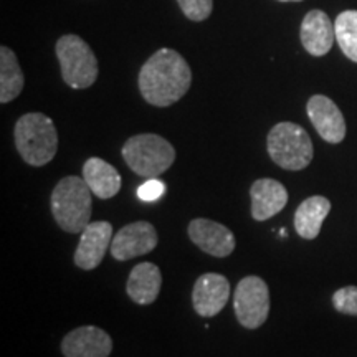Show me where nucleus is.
<instances>
[{
  "mask_svg": "<svg viewBox=\"0 0 357 357\" xmlns=\"http://www.w3.org/2000/svg\"><path fill=\"white\" fill-rule=\"evenodd\" d=\"M137 84L149 105L167 108L189 91L192 70L181 53L172 48H160L142 65Z\"/></svg>",
  "mask_w": 357,
  "mask_h": 357,
  "instance_id": "1",
  "label": "nucleus"
},
{
  "mask_svg": "<svg viewBox=\"0 0 357 357\" xmlns=\"http://www.w3.org/2000/svg\"><path fill=\"white\" fill-rule=\"evenodd\" d=\"M91 189L83 177L68 176L58 182L52 192V213L61 230L82 234L91 218Z\"/></svg>",
  "mask_w": 357,
  "mask_h": 357,
  "instance_id": "2",
  "label": "nucleus"
},
{
  "mask_svg": "<svg viewBox=\"0 0 357 357\" xmlns=\"http://www.w3.org/2000/svg\"><path fill=\"white\" fill-rule=\"evenodd\" d=\"M15 146L22 159L33 167L47 166L56 155L58 131L43 113H26L15 123Z\"/></svg>",
  "mask_w": 357,
  "mask_h": 357,
  "instance_id": "3",
  "label": "nucleus"
},
{
  "mask_svg": "<svg viewBox=\"0 0 357 357\" xmlns=\"http://www.w3.org/2000/svg\"><path fill=\"white\" fill-rule=\"evenodd\" d=\"M268 154L284 171H303L311 164L314 149L310 134L300 124L278 123L266 137Z\"/></svg>",
  "mask_w": 357,
  "mask_h": 357,
  "instance_id": "4",
  "label": "nucleus"
},
{
  "mask_svg": "<svg viewBox=\"0 0 357 357\" xmlns=\"http://www.w3.org/2000/svg\"><path fill=\"white\" fill-rule=\"evenodd\" d=\"M123 159L141 177L160 176L176 160V149L159 134H136L123 146Z\"/></svg>",
  "mask_w": 357,
  "mask_h": 357,
  "instance_id": "5",
  "label": "nucleus"
},
{
  "mask_svg": "<svg viewBox=\"0 0 357 357\" xmlns=\"http://www.w3.org/2000/svg\"><path fill=\"white\" fill-rule=\"evenodd\" d=\"M56 58L60 61L61 77L73 89L93 86L100 73L98 58L91 47L78 35H63L56 42Z\"/></svg>",
  "mask_w": 357,
  "mask_h": 357,
  "instance_id": "6",
  "label": "nucleus"
},
{
  "mask_svg": "<svg viewBox=\"0 0 357 357\" xmlns=\"http://www.w3.org/2000/svg\"><path fill=\"white\" fill-rule=\"evenodd\" d=\"M234 307L238 323L247 329H258L270 314V289L260 276H245L234 294Z\"/></svg>",
  "mask_w": 357,
  "mask_h": 357,
  "instance_id": "7",
  "label": "nucleus"
},
{
  "mask_svg": "<svg viewBox=\"0 0 357 357\" xmlns=\"http://www.w3.org/2000/svg\"><path fill=\"white\" fill-rule=\"evenodd\" d=\"M158 231L153 223L139 220L123 227L113 236L111 255L118 261H128L132 258L147 255L158 247Z\"/></svg>",
  "mask_w": 357,
  "mask_h": 357,
  "instance_id": "8",
  "label": "nucleus"
},
{
  "mask_svg": "<svg viewBox=\"0 0 357 357\" xmlns=\"http://www.w3.org/2000/svg\"><path fill=\"white\" fill-rule=\"evenodd\" d=\"M307 118L316 131L329 144H339L346 137V121L341 109L331 98L314 95L310 98L306 106Z\"/></svg>",
  "mask_w": 357,
  "mask_h": 357,
  "instance_id": "9",
  "label": "nucleus"
},
{
  "mask_svg": "<svg viewBox=\"0 0 357 357\" xmlns=\"http://www.w3.org/2000/svg\"><path fill=\"white\" fill-rule=\"evenodd\" d=\"M113 243V225L109 222H91L82 231V238L75 252V263L82 270L91 271L100 266Z\"/></svg>",
  "mask_w": 357,
  "mask_h": 357,
  "instance_id": "10",
  "label": "nucleus"
},
{
  "mask_svg": "<svg viewBox=\"0 0 357 357\" xmlns=\"http://www.w3.org/2000/svg\"><path fill=\"white\" fill-rule=\"evenodd\" d=\"M230 300V283L220 273L199 276L192 289L194 310L202 318H212L225 307Z\"/></svg>",
  "mask_w": 357,
  "mask_h": 357,
  "instance_id": "11",
  "label": "nucleus"
},
{
  "mask_svg": "<svg viewBox=\"0 0 357 357\" xmlns=\"http://www.w3.org/2000/svg\"><path fill=\"white\" fill-rule=\"evenodd\" d=\"M113 351V339L105 329L82 326L70 331L61 341L65 357H108Z\"/></svg>",
  "mask_w": 357,
  "mask_h": 357,
  "instance_id": "12",
  "label": "nucleus"
},
{
  "mask_svg": "<svg viewBox=\"0 0 357 357\" xmlns=\"http://www.w3.org/2000/svg\"><path fill=\"white\" fill-rule=\"evenodd\" d=\"M187 230L192 242L207 255L225 258L235 250V235L222 223L208 218H194Z\"/></svg>",
  "mask_w": 357,
  "mask_h": 357,
  "instance_id": "13",
  "label": "nucleus"
},
{
  "mask_svg": "<svg viewBox=\"0 0 357 357\" xmlns=\"http://www.w3.org/2000/svg\"><path fill=\"white\" fill-rule=\"evenodd\" d=\"M252 217L258 222L280 213L288 204V190L275 178H258L250 187Z\"/></svg>",
  "mask_w": 357,
  "mask_h": 357,
  "instance_id": "14",
  "label": "nucleus"
},
{
  "mask_svg": "<svg viewBox=\"0 0 357 357\" xmlns=\"http://www.w3.org/2000/svg\"><path fill=\"white\" fill-rule=\"evenodd\" d=\"M301 43L312 56H324L333 48L336 40V30L328 13L311 10L301 22Z\"/></svg>",
  "mask_w": 357,
  "mask_h": 357,
  "instance_id": "15",
  "label": "nucleus"
},
{
  "mask_svg": "<svg viewBox=\"0 0 357 357\" xmlns=\"http://www.w3.org/2000/svg\"><path fill=\"white\" fill-rule=\"evenodd\" d=\"M160 287H162V275H160L159 266L144 261L131 270L126 289L129 298L136 305H153L158 300Z\"/></svg>",
  "mask_w": 357,
  "mask_h": 357,
  "instance_id": "16",
  "label": "nucleus"
},
{
  "mask_svg": "<svg viewBox=\"0 0 357 357\" xmlns=\"http://www.w3.org/2000/svg\"><path fill=\"white\" fill-rule=\"evenodd\" d=\"M83 178L98 199H113L121 190V176L118 169L100 158H89L83 166Z\"/></svg>",
  "mask_w": 357,
  "mask_h": 357,
  "instance_id": "17",
  "label": "nucleus"
},
{
  "mask_svg": "<svg viewBox=\"0 0 357 357\" xmlns=\"http://www.w3.org/2000/svg\"><path fill=\"white\" fill-rule=\"evenodd\" d=\"M331 212V202L323 195H312L303 200L294 213V229L305 240H314L319 235L326 217Z\"/></svg>",
  "mask_w": 357,
  "mask_h": 357,
  "instance_id": "18",
  "label": "nucleus"
},
{
  "mask_svg": "<svg viewBox=\"0 0 357 357\" xmlns=\"http://www.w3.org/2000/svg\"><path fill=\"white\" fill-rule=\"evenodd\" d=\"M25 79L15 53L2 45L0 47V102L7 105L20 96Z\"/></svg>",
  "mask_w": 357,
  "mask_h": 357,
  "instance_id": "19",
  "label": "nucleus"
},
{
  "mask_svg": "<svg viewBox=\"0 0 357 357\" xmlns=\"http://www.w3.org/2000/svg\"><path fill=\"white\" fill-rule=\"evenodd\" d=\"M334 30H336V40L342 53L357 63V10L339 13Z\"/></svg>",
  "mask_w": 357,
  "mask_h": 357,
  "instance_id": "20",
  "label": "nucleus"
},
{
  "mask_svg": "<svg viewBox=\"0 0 357 357\" xmlns=\"http://www.w3.org/2000/svg\"><path fill=\"white\" fill-rule=\"evenodd\" d=\"M184 15L192 22H204L212 15L213 0H177Z\"/></svg>",
  "mask_w": 357,
  "mask_h": 357,
  "instance_id": "21",
  "label": "nucleus"
},
{
  "mask_svg": "<svg viewBox=\"0 0 357 357\" xmlns=\"http://www.w3.org/2000/svg\"><path fill=\"white\" fill-rule=\"evenodd\" d=\"M333 305L342 314L357 316V287H344L333 294Z\"/></svg>",
  "mask_w": 357,
  "mask_h": 357,
  "instance_id": "22",
  "label": "nucleus"
},
{
  "mask_svg": "<svg viewBox=\"0 0 357 357\" xmlns=\"http://www.w3.org/2000/svg\"><path fill=\"white\" fill-rule=\"evenodd\" d=\"M166 189L167 187L162 181L153 177V178H147L144 184L139 185V189H137V195H139L142 202H155V200H159L164 194H166Z\"/></svg>",
  "mask_w": 357,
  "mask_h": 357,
  "instance_id": "23",
  "label": "nucleus"
},
{
  "mask_svg": "<svg viewBox=\"0 0 357 357\" xmlns=\"http://www.w3.org/2000/svg\"><path fill=\"white\" fill-rule=\"evenodd\" d=\"M278 2H303V0H278Z\"/></svg>",
  "mask_w": 357,
  "mask_h": 357,
  "instance_id": "24",
  "label": "nucleus"
}]
</instances>
